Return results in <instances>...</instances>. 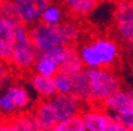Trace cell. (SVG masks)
Listing matches in <instances>:
<instances>
[{"mask_svg":"<svg viewBox=\"0 0 133 131\" xmlns=\"http://www.w3.org/2000/svg\"><path fill=\"white\" fill-rule=\"evenodd\" d=\"M78 55L84 68H111L120 57L119 45L108 37H97L90 41L83 43L78 49Z\"/></svg>","mask_w":133,"mask_h":131,"instance_id":"cell-1","label":"cell"},{"mask_svg":"<svg viewBox=\"0 0 133 131\" xmlns=\"http://www.w3.org/2000/svg\"><path fill=\"white\" fill-rule=\"evenodd\" d=\"M17 43L8 64L17 71H32L39 53L30 38V27L20 24L16 31Z\"/></svg>","mask_w":133,"mask_h":131,"instance_id":"cell-2","label":"cell"},{"mask_svg":"<svg viewBox=\"0 0 133 131\" xmlns=\"http://www.w3.org/2000/svg\"><path fill=\"white\" fill-rule=\"evenodd\" d=\"M86 70L90 80L93 102L103 103L113 93L121 90V82L112 68L99 67Z\"/></svg>","mask_w":133,"mask_h":131,"instance_id":"cell-3","label":"cell"},{"mask_svg":"<svg viewBox=\"0 0 133 131\" xmlns=\"http://www.w3.org/2000/svg\"><path fill=\"white\" fill-rule=\"evenodd\" d=\"M32 105V96L25 86L11 84L6 86L0 97V110L6 118L24 113Z\"/></svg>","mask_w":133,"mask_h":131,"instance_id":"cell-4","label":"cell"},{"mask_svg":"<svg viewBox=\"0 0 133 131\" xmlns=\"http://www.w3.org/2000/svg\"><path fill=\"white\" fill-rule=\"evenodd\" d=\"M30 38L38 53H45L58 46H66L59 27L37 22L30 27Z\"/></svg>","mask_w":133,"mask_h":131,"instance_id":"cell-5","label":"cell"},{"mask_svg":"<svg viewBox=\"0 0 133 131\" xmlns=\"http://www.w3.org/2000/svg\"><path fill=\"white\" fill-rule=\"evenodd\" d=\"M114 28L118 38L133 47V0H118L113 14Z\"/></svg>","mask_w":133,"mask_h":131,"instance_id":"cell-6","label":"cell"},{"mask_svg":"<svg viewBox=\"0 0 133 131\" xmlns=\"http://www.w3.org/2000/svg\"><path fill=\"white\" fill-rule=\"evenodd\" d=\"M20 24L31 27L32 25L41 21L42 13L50 0H12Z\"/></svg>","mask_w":133,"mask_h":131,"instance_id":"cell-7","label":"cell"},{"mask_svg":"<svg viewBox=\"0 0 133 131\" xmlns=\"http://www.w3.org/2000/svg\"><path fill=\"white\" fill-rule=\"evenodd\" d=\"M31 115L35 118L41 131H49L58 122H61L50 99H42L39 103H37Z\"/></svg>","mask_w":133,"mask_h":131,"instance_id":"cell-8","label":"cell"},{"mask_svg":"<svg viewBox=\"0 0 133 131\" xmlns=\"http://www.w3.org/2000/svg\"><path fill=\"white\" fill-rule=\"evenodd\" d=\"M18 25L13 21L0 18V57L3 61H10L17 43L16 31Z\"/></svg>","mask_w":133,"mask_h":131,"instance_id":"cell-9","label":"cell"},{"mask_svg":"<svg viewBox=\"0 0 133 131\" xmlns=\"http://www.w3.org/2000/svg\"><path fill=\"white\" fill-rule=\"evenodd\" d=\"M50 101L55 106V110L61 120L80 115L82 112V102L71 93L69 95H58L57 93Z\"/></svg>","mask_w":133,"mask_h":131,"instance_id":"cell-10","label":"cell"},{"mask_svg":"<svg viewBox=\"0 0 133 131\" xmlns=\"http://www.w3.org/2000/svg\"><path fill=\"white\" fill-rule=\"evenodd\" d=\"M87 131H107L113 116L100 107H90L81 112Z\"/></svg>","mask_w":133,"mask_h":131,"instance_id":"cell-11","label":"cell"},{"mask_svg":"<svg viewBox=\"0 0 133 131\" xmlns=\"http://www.w3.org/2000/svg\"><path fill=\"white\" fill-rule=\"evenodd\" d=\"M102 104L113 115L133 111V98L131 97L130 92L125 90L116 91L111 97H108Z\"/></svg>","mask_w":133,"mask_h":131,"instance_id":"cell-12","label":"cell"},{"mask_svg":"<svg viewBox=\"0 0 133 131\" xmlns=\"http://www.w3.org/2000/svg\"><path fill=\"white\" fill-rule=\"evenodd\" d=\"M0 131H41L31 113H20L6 118L1 123Z\"/></svg>","mask_w":133,"mask_h":131,"instance_id":"cell-13","label":"cell"},{"mask_svg":"<svg viewBox=\"0 0 133 131\" xmlns=\"http://www.w3.org/2000/svg\"><path fill=\"white\" fill-rule=\"evenodd\" d=\"M66 12L76 18H84L91 14L101 0H58Z\"/></svg>","mask_w":133,"mask_h":131,"instance_id":"cell-14","label":"cell"},{"mask_svg":"<svg viewBox=\"0 0 133 131\" xmlns=\"http://www.w3.org/2000/svg\"><path fill=\"white\" fill-rule=\"evenodd\" d=\"M29 82H30L32 90L38 95L39 98L51 99L57 95L54 77H46V76H41V74L32 73Z\"/></svg>","mask_w":133,"mask_h":131,"instance_id":"cell-15","label":"cell"},{"mask_svg":"<svg viewBox=\"0 0 133 131\" xmlns=\"http://www.w3.org/2000/svg\"><path fill=\"white\" fill-rule=\"evenodd\" d=\"M77 99L81 102H93V95H91V86L89 80L87 70L83 68L82 71L72 74V92Z\"/></svg>","mask_w":133,"mask_h":131,"instance_id":"cell-16","label":"cell"},{"mask_svg":"<svg viewBox=\"0 0 133 131\" xmlns=\"http://www.w3.org/2000/svg\"><path fill=\"white\" fill-rule=\"evenodd\" d=\"M59 72V65L55 59L48 53H39L33 66L32 73L46 77H55Z\"/></svg>","mask_w":133,"mask_h":131,"instance_id":"cell-17","label":"cell"},{"mask_svg":"<svg viewBox=\"0 0 133 131\" xmlns=\"http://www.w3.org/2000/svg\"><path fill=\"white\" fill-rule=\"evenodd\" d=\"M65 10L61 4L50 3L42 13L41 21L46 25L57 26L65 20Z\"/></svg>","mask_w":133,"mask_h":131,"instance_id":"cell-18","label":"cell"},{"mask_svg":"<svg viewBox=\"0 0 133 131\" xmlns=\"http://www.w3.org/2000/svg\"><path fill=\"white\" fill-rule=\"evenodd\" d=\"M58 27H59V31L63 36L66 46H70L81 36V27L78 22L75 20H64L62 24L58 25Z\"/></svg>","mask_w":133,"mask_h":131,"instance_id":"cell-19","label":"cell"},{"mask_svg":"<svg viewBox=\"0 0 133 131\" xmlns=\"http://www.w3.org/2000/svg\"><path fill=\"white\" fill-rule=\"evenodd\" d=\"M83 67H84V65H83L82 60L80 58V55H78V50H75L71 46L66 59L59 66V71L66 72V73H69V74H75V73H77V72L82 71Z\"/></svg>","mask_w":133,"mask_h":131,"instance_id":"cell-20","label":"cell"},{"mask_svg":"<svg viewBox=\"0 0 133 131\" xmlns=\"http://www.w3.org/2000/svg\"><path fill=\"white\" fill-rule=\"evenodd\" d=\"M49 131H87V130L84 122H83V118L80 113V115L72 116V117L65 118V119L58 122Z\"/></svg>","mask_w":133,"mask_h":131,"instance_id":"cell-21","label":"cell"},{"mask_svg":"<svg viewBox=\"0 0 133 131\" xmlns=\"http://www.w3.org/2000/svg\"><path fill=\"white\" fill-rule=\"evenodd\" d=\"M54 80L58 95H69L72 92V74L59 71L54 77Z\"/></svg>","mask_w":133,"mask_h":131,"instance_id":"cell-22","label":"cell"},{"mask_svg":"<svg viewBox=\"0 0 133 131\" xmlns=\"http://www.w3.org/2000/svg\"><path fill=\"white\" fill-rule=\"evenodd\" d=\"M0 18H4V19L10 20V21H13L16 24H20V20L18 18V14L16 12V8H14L12 0H1Z\"/></svg>","mask_w":133,"mask_h":131,"instance_id":"cell-23","label":"cell"},{"mask_svg":"<svg viewBox=\"0 0 133 131\" xmlns=\"http://www.w3.org/2000/svg\"><path fill=\"white\" fill-rule=\"evenodd\" d=\"M107 131H132V130H131L127 125H125L124 123L119 122L118 119H115V118L113 117V119H112L111 124L108 126Z\"/></svg>","mask_w":133,"mask_h":131,"instance_id":"cell-24","label":"cell"},{"mask_svg":"<svg viewBox=\"0 0 133 131\" xmlns=\"http://www.w3.org/2000/svg\"><path fill=\"white\" fill-rule=\"evenodd\" d=\"M128 92H130L131 97H132V98H133V90H128Z\"/></svg>","mask_w":133,"mask_h":131,"instance_id":"cell-25","label":"cell"},{"mask_svg":"<svg viewBox=\"0 0 133 131\" xmlns=\"http://www.w3.org/2000/svg\"><path fill=\"white\" fill-rule=\"evenodd\" d=\"M130 129H131V130L133 131V124H132V125H131V128H130Z\"/></svg>","mask_w":133,"mask_h":131,"instance_id":"cell-26","label":"cell"}]
</instances>
